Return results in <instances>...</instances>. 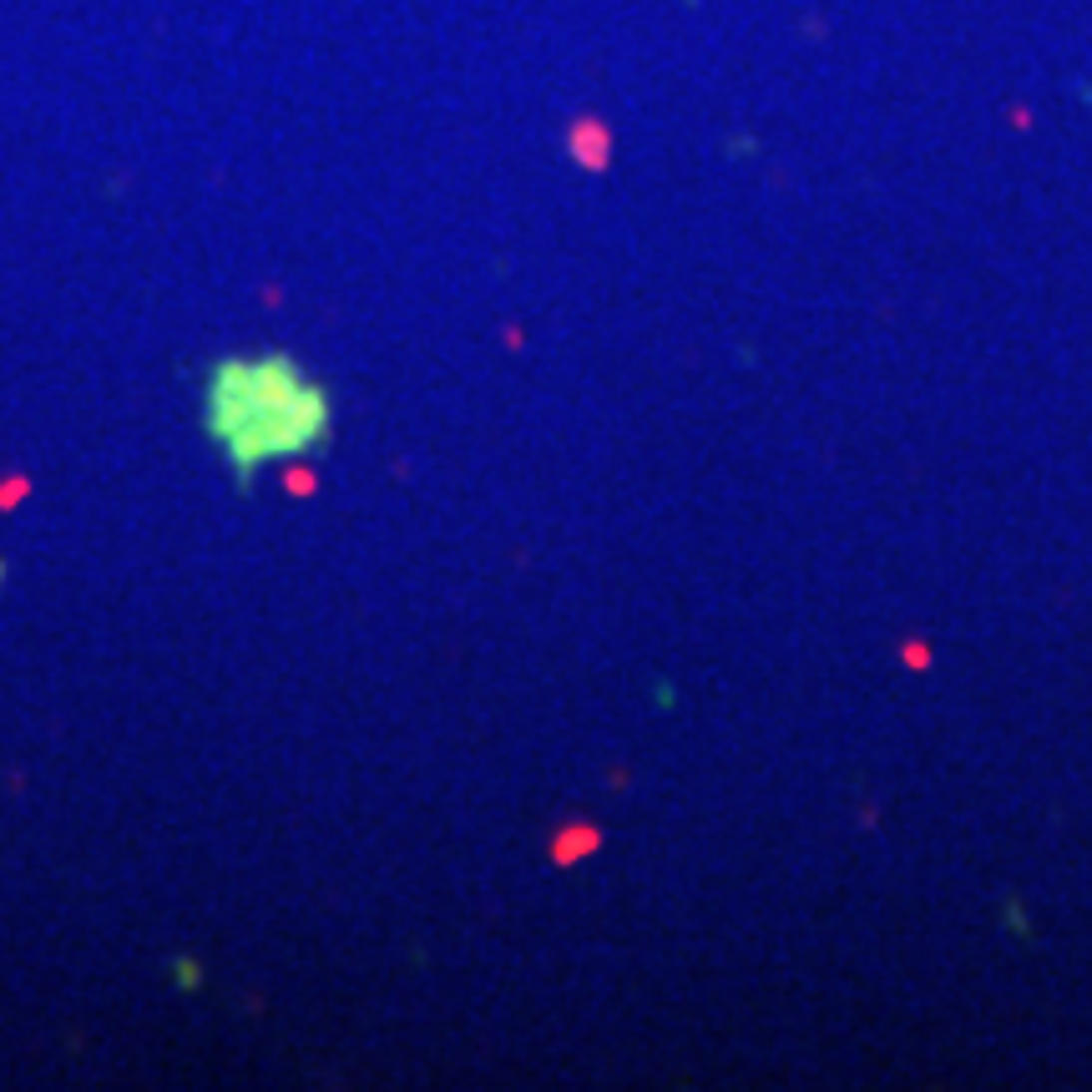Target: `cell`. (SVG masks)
Here are the masks:
<instances>
[{
	"instance_id": "cell-1",
	"label": "cell",
	"mask_w": 1092,
	"mask_h": 1092,
	"mask_svg": "<svg viewBox=\"0 0 1092 1092\" xmlns=\"http://www.w3.org/2000/svg\"><path fill=\"white\" fill-rule=\"evenodd\" d=\"M203 430L244 486L269 460H303L329 440V389L288 354L223 359L208 369Z\"/></svg>"
},
{
	"instance_id": "cell-2",
	"label": "cell",
	"mask_w": 1092,
	"mask_h": 1092,
	"mask_svg": "<svg viewBox=\"0 0 1092 1092\" xmlns=\"http://www.w3.org/2000/svg\"><path fill=\"white\" fill-rule=\"evenodd\" d=\"M572 152L587 163V168H607V127H597V122H582L577 132H572Z\"/></svg>"
},
{
	"instance_id": "cell-3",
	"label": "cell",
	"mask_w": 1092,
	"mask_h": 1092,
	"mask_svg": "<svg viewBox=\"0 0 1092 1092\" xmlns=\"http://www.w3.org/2000/svg\"><path fill=\"white\" fill-rule=\"evenodd\" d=\"M587 849H597V829H587V824H582V834H562L552 854H557V860L567 865V860H577V854H587Z\"/></svg>"
},
{
	"instance_id": "cell-4",
	"label": "cell",
	"mask_w": 1092,
	"mask_h": 1092,
	"mask_svg": "<svg viewBox=\"0 0 1092 1092\" xmlns=\"http://www.w3.org/2000/svg\"><path fill=\"white\" fill-rule=\"evenodd\" d=\"M900 658H905V663L920 673V668H930V643H905V648H900Z\"/></svg>"
},
{
	"instance_id": "cell-5",
	"label": "cell",
	"mask_w": 1092,
	"mask_h": 1092,
	"mask_svg": "<svg viewBox=\"0 0 1092 1092\" xmlns=\"http://www.w3.org/2000/svg\"><path fill=\"white\" fill-rule=\"evenodd\" d=\"M178 981H183V991H193V986L203 981V966H193V961H178Z\"/></svg>"
},
{
	"instance_id": "cell-6",
	"label": "cell",
	"mask_w": 1092,
	"mask_h": 1092,
	"mask_svg": "<svg viewBox=\"0 0 1092 1092\" xmlns=\"http://www.w3.org/2000/svg\"><path fill=\"white\" fill-rule=\"evenodd\" d=\"M0 582H6V562H0Z\"/></svg>"
}]
</instances>
